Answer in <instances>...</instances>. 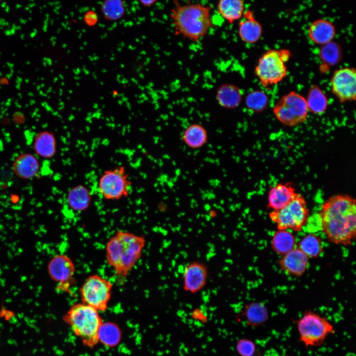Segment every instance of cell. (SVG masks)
Wrapping results in <instances>:
<instances>
[{
	"label": "cell",
	"instance_id": "obj_12",
	"mask_svg": "<svg viewBox=\"0 0 356 356\" xmlns=\"http://www.w3.org/2000/svg\"><path fill=\"white\" fill-rule=\"evenodd\" d=\"M47 271L51 279L58 284L59 289L65 290L74 281L76 266L69 256L59 254L49 261Z\"/></svg>",
	"mask_w": 356,
	"mask_h": 356
},
{
	"label": "cell",
	"instance_id": "obj_15",
	"mask_svg": "<svg viewBox=\"0 0 356 356\" xmlns=\"http://www.w3.org/2000/svg\"><path fill=\"white\" fill-rule=\"evenodd\" d=\"M262 32V27L255 18L253 12L250 10L245 11L238 28V34L241 40L247 44H254L260 40Z\"/></svg>",
	"mask_w": 356,
	"mask_h": 356
},
{
	"label": "cell",
	"instance_id": "obj_19",
	"mask_svg": "<svg viewBox=\"0 0 356 356\" xmlns=\"http://www.w3.org/2000/svg\"><path fill=\"white\" fill-rule=\"evenodd\" d=\"M335 28L329 20L319 19L310 26L308 35L314 43L323 45L332 41L335 36Z\"/></svg>",
	"mask_w": 356,
	"mask_h": 356
},
{
	"label": "cell",
	"instance_id": "obj_33",
	"mask_svg": "<svg viewBox=\"0 0 356 356\" xmlns=\"http://www.w3.org/2000/svg\"><path fill=\"white\" fill-rule=\"evenodd\" d=\"M99 20L97 14L92 10H88L83 16L84 22L89 27H93L97 24Z\"/></svg>",
	"mask_w": 356,
	"mask_h": 356
},
{
	"label": "cell",
	"instance_id": "obj_18",
	"mask_svg": "<svg viewBox=\"0 0 356 356\" xmlns=\"http://www.w3.org/2000/svg\"><path fill=\"white\" fill-rule=\"evenodd\" d=\"M92 195L89 189L83 184H78L68 192L66 202L73 211L81 212L87 210L90 206Z\"/></svg>",
	"mask_w": 356,
	"mask_h": 356
},
{
	"label": "cell",
	"instance_id": "obj_7",
	"mask_svg": "<svg viewBox=\"0 0 356 356\" xmlns=\"http://www.w3.org/2000/svg\"><path fill=\"white\" fill-rule=\"evenodd\" d=\"M131 187L132 182L124 166L105 170L97 182L99 192L107 200H118L128 197Z\"/></svg>",
	"mask_w": 356,
	"mask_h": 356
},
{
	"label": "cell",
	"instance_id": "obj_10",
	"mask_svg": "<svg viewBox=\"0 0 356 356\" xmlns=\"http://www.w3.org/2000/svg\"><path fill=\"white\" fill-rule=\"evenodd\" d=\"M301 341L307 347L321 345L334 332L333 325L325 317L312 312L306 313L298 322Z\"/></svg>",
	"mask_w": 356,
	"mask_h": 356
},
{
	"label": "cell",
	"instance_id": "obj_8",
	"mask_svg": "<svg viewBox=\"0 0 356 356\" xmlns=\"http://www.w3.org/2000/svg\"><path fill=\"white\" fill-rule=\"evenodd\" d=\"M113 283L108 279L98 274L89 276L80 288L82 302L98 312L108 308L111 299Z\"/></svg>",
	"mask_w": 356,
	"mask_h": 356
},
{
	"label": "cell",
	"instance_id": "obj_17",
	"mask_svg": "<svg viewBox=\"0 0 356 356\" xmlns=\"http://www.w3.org/2000/svg\"><path fill=\"white\" fill-rule=\"evenodd\" d=\"M12 171L18 178L30 179L35 177L40 168V164L36 157L29 153L19 155L12 164Z\"/></svg>",
	"mask_w": 356,
	"mask_h": 356
},
{
	"label": "cell",
	"instance_id": "obj_23",
	"mask_svg": "<svg viewBox=\"0 0 356 356\" xmlns=\"http://www.w3.org/2000/svg\"><path fill=\"white\" fill-rule=\"evenodd\" d=\"M216 98L218 104L226 109H232L238 107L242 100V93L236 86L226 84L218 89Z\"/></svg>",
	"mask_w": 356,
	"mask_h": 356
},
{
	"label": "cell",
	"instance_id": "obj_16",
	"mask_svg": "<svg viewBox=\"0 0 356 356\" xmlns=\"http://www.w3.org/2000/svg\"><path fill=\"white\" fill-rule=\"evenodd\" d=\"M298 194L290 182L280 183L271 187L268 194L267 207L277 210L286 206Z\"/></svg>",
	"mask_w": 356,
	"mask_h": 356
},
{
	"label": "cell",
	"instance_id": "obj_13",
	"mask_svg": "<svg viewBox=\"0 0 356 356\" xmlns=\"http://www.w3.org/2000/svg\"><path fill=\"white\" fill-rule=\"evenodd\" d=\"M208 277V268L203 263L193 261L184 267L182 273V287L189 293L195 294L206 286Z\"/></svg>",
	"mask_w": 356,
	"mask_h": 356
},
{
	"label": "cell",
	"instance_id": "obj_2",
	"mask_svg": "<svg viewBox=\"0 0 356 356\" xmlns=\"http://www.w3.org/2000/svg\"><path fill=\"white\" fill-rule=\"evenodd\" d=\"M146 240L143 235L124 230H118L105 245L107 264L119 278L127 277L141 258Z\"/></svg>",
	"mask_w": 356,
	"mask_h": 356
},
{
	"label": "cell",
	"instance_id": "obj_4",
	"mask_svg": "<svg viewBox=\"0 0 356 356\" xmlns=\"http://www.w3.org/2000/svg\"><path fill=\"white\" fill-rule=\"evenodd\" d=\"M63 320L84 345L91 349L98 344L103 321L97 310L82 302L76 303L64 315Z\"/></svg>",
	"mask_w": 356,
	"mask_h": 356
},
{
	"label": "cell",
	"instance_id": "obj_28",
	"mask_svg": "<svg viewBox=\"0 0 356 356\" xmlns=\"http://www.w3.org/2000/svg\"><path fill=\"white\" fill-rule=\"evenodd\" d=\"M100 10L104 18L110 21L121 19L126 13L125 3L121 0H105L101 4Z\"/></svg>",
	"mask_w": 356,
	"mask_h": 356
},
{
	"label": "cell",
	"instance_id": "obj_32",
	"mask_svg": "<svg viewBox=\"0 0 356 356\" xmlns=\"http://www.w3.org/2000/svg\"><path fill=\"white\" fill-rule=\"evenodd\" d=\"M236 350L241 356H252L255 351V345L251 340L241 339L237 343Z\"/></svg>",
	"mask_w": 356,
	"mask_h": 356
},
{
	"label": "cell",
	"instance_id": "obj_3",
	"mask_svg": "<svg viewBox=\"0 0 356 356\" xmlns=\"http://www.w3.org/2000/svg\"><path fill=\"white\" fill-rule=\"evenodd\" d=\"M170 17L175 34L193 43L206 36L213 25L211 6L199 2L181 4L175 0Z\"/></svg>",
	"mask_w": 356,
	"mask_h": 356
},
{
	"label": "cell",
	"instance_id": "obj_29",
	"mask_svg": "<svg viewBox=\"0 0 356 356\" xmlns=\"http://www.w3.org/2000/svg\"><path fill=\"white\" fill-rule=\"evenodd\" d=\"M244 314L247 322L252 325H258L264 323L267 318V311L262 303L254 302L247 305Z\"/></svg>",
	"mask_w": 356,
	"mask_h": 356
},
{
	"label": "cell",
	"instance_id": "obj_26",
	"mask_svg": "<svg viewBox=\"0 0 356 356\" xmlns=\"http://www.w3.org/2000/svg\"><path fill=\"white\" fill-rule=\"evenodd\" d=\"M308 110L311 112L321 114L324 112L328 106L327 98L317 86L311 87L306 99Z\"/></svg>",
	"mask_w": 356,
	"mask_h": 356
},
{
	"label": "cell",
	"instance_id": "obj_24",
	"mask_svg": "<svg viewBox=\"0 0 356 356\" xmlns=\"http://www.w3.org/2000/svg\"><path fill=\"white\" fill-rule=\"evenodd\" d=\"M271 244L274 252L283 256L295 248L296 238L288 230H277L272 236Z\"/></svg>",
	"mask_w": 356,
	"mask_h": 356
},
{
	"label": "cell",
	"instance_id": "obj_14",
	"mask_svg": "<svg viewBox=\"0 0 356 356\" xmlns=\"http://www.w3.org/2000/svg\"><path fill=\"white\" fill-rule=\"evenodd\" d=\"M309 258L299 248H295L279 260L281 269L285 273L301 276L306 271L309 265Z\"/></svg>",
	"mask_w": 356,
	"mask_h": 356
},
{
	"label": "cell",
	"instance_id": "obj_22",
	"mask_svg": "<svg viewBox=\"0 0 356 356\" xmlns=\"http://www.w3.org/2000/svg\"><path fill=\"white\" fill-rule=\"evenodd\" d=\"M217 12L227 23L233 24L240 20L245 12L242 0H221L217 4Z\"/></svg>",
	"mask_w": 356,
	"mask_h": 356
},
{
	"label": "cell",
	"instance_id": "obj_20",
	"mask_svg": "<svg viewBox=\"0 0 356 356\" xmlns=\"http://www.w3.org/2000/svg\"><path fill=\"white\" fill-rule=\"evenodd\" d=\"M35 153L41 157L50 159L57 151L56 139L54 134L49 131H43L36 135L33 142Z\"/></svg>",
	"mask_w": 356,
	"mask_h": 356
},
{
	"label": "cell",
	"instance_id": "obj_27",
	"mask_svg": "<svg viewBox=\"0 0 356 356\" xmlns=\"http://www.w3.org/2000/svg\"><path fill=\"white\" fill-rule=\"evenodd\" d=\"M298 248L309 258L318 257L323 250L321 238L313 233L305 236L299 242Z\"/></svg>",
	"mask_w": 356,
	"mask_h": 356
},
{
	"label": "cell",
	"instance_id": "obj_11",
	"mask_svg": "<svg viewBox=\"0 0 356 356\" xmlns=\"http://www.w3.org/2000/svg\"><path fill=\"white\" fill-rule=\"evenodd\" d=\"M332 92L342 102L355 100L356 72L354 68L345 67L335 71L331 80Z\"/></svg>",
	"mask_w": 356,
	"mask_h": 356
},
{
	"label": "cell",
	"instance_id": "obj_31",
	"mask_svg": "<svg viewBox=\"0 0 356 356\" xmlns=\"http://www.w3.org/2000/svg\"><path fill=\"white\" fill-rule=\"evenodd\" d=\"M268 97L262 90H254L250 92L245 98L246 107L255 112H261L267 106Z\"/></svg>",
	"mask_w": 356,
	"mask_h": 356
},
{
	"label": "cell",
	"instance_id": "obj_34",
	"mask_svg": "<svg viewBox=\"0 0 356 356\" xmlns=\"http://www.w3.org/2000/svg\"><path fill=\"white\" fill-rule=\"evenodd\" d=\"M157 1L156 0H139V3L144 7H151L154 5Z\"/></svg>",
	"mask_w": 356,
	"mask_h": 356
},
{
	"label": "cell",
	"instance_id": "obj_1",
	"mask_svg": "<svg viewBox=\"0 0 356 356\" xmlns=\"http://www.w3.org/2000/svg\"><path fill=\"white\" fill-rule=\"evenodd\" d=\"M321 228L328 240L335 244L350 245L356 237V202L348 194L327 199L318 214Z\"/></svg>",
	"mask_w": 356,
	"mask_h": 356
},
{
	"label": "cell",
	"instance_id": "obj_25",
	"mask_svg": "<svg viewBox=\"0 0 356 356\" xmlns=\"http://www.w3.org/2000/svg\"><path fill=\"white\" fill-rule=\"evenodd\" d=\"M122 338L119 326L112 322H102L98 332V342L109 348L117 346Z\"/></svg>",
	"mask_w": 356,
	"mask_h": 356
},
{
	"label": "cell",
	"instance_id": "obj_21",
	"mask_svg": "<svg viewBox=\"0 0 356 356\" xmlns=\"http://www.w3.org/2000/svg\"><path fill=\"white\" fill-rule=\"evenodd\" d=\"M181 138L189 148L199 149L206 144L208 134L204 126L198 123H193L185 128L182 133Z\"/></svg>",
	"mask_w": 356,
	"mask_h": 356
},
{
	"label": "cell",
	"instance_id": "obj_6",
	"mask_svg": "<svg viewBox=\"0 0 356 356\" xmlns=\"http://www.w3.org/2000/svg\"><path fill=\"white\" fill-rule=\"evenodd\" d=\"M310 211L305 198L300 194L286 206L269 213L270 220L277 226L278 230H301L307 223Z\"/></svg>",
	"mask_w": 356,
	"mask_h": 356
},
{
	"label": "cell",
	"instance_id": "obj_30",
	"mask_svg": "<svg viewBox=\"0 0 356 356\" xmlns=\"http://www.w3.org/2000/svg\"><path fill=\"white\" fill-rule=\"evenodd\" d=\"M320 56L324 63L328 65H334L341 58V47L338 44L332 41L322 45L320 50Z\"/></svg>",
	"mask_w": 356,
	"mask_h": 356
},
{
	"label": "cell",
	"instance_id": "obj_9",
	"mask_svg": "<svg viewBox=\"0 0 356 356\" xmlns=\"http://www.w3.org/2000/svg\"><path fill=\"white\" fill-rule=\"evenodd\" d=\"M308 112L306 98L294 91L283 96L273 109V114L277 120L290 127L305 122Z\"/></svg>",
	"mask_w": 356,
	"mask_h": 356
},
{
	"label": "cell",
	"instance_id": "obj_5",
	"mask_svg": "<svg viewBox=\"0 0 356 356\" xmlns=\"http://www.w3.org/2000/svg\"><path fill=\"white\" fill-rule=\"evenodd\" d=\"M291 54L286 49H269L259 59L255 73L261 84L265 87L280 82L287 74L286 62Z\"/></svg>",
	"mask_w": 356,
	"mask_h": 356
}]
</instances>
